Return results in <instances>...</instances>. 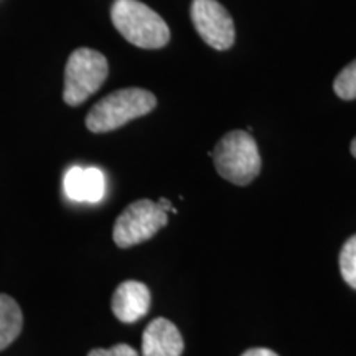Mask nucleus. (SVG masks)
Returning a JSON list of instances; mask_svg holds the SVG:
<instances>
[{
	"mask_svg": "<svg viewBox=\"0 0 356 356\" xmlns=\"http://www.w3.org/2000/svg\"><path fill=\"white\" fill-rule=\"evenodd\" d=\"M157 203H159V207L162 208L163 211H167V213H168V211H172V213H177V208H175V207H172V203L168 202L167 198H160Z\"/></svg>",
	"mask_w": 356,
	"mask_h": 356,
	"instance_id": "obj_15",
	"label": "nucleus"
},
{
	"mask_svg": "<svg viewBox=\"0 0 356 356\" xmlns=\"http://www.w3.org/2000/svg\"><path fill=\"white\" fill-rule=\"evenodd\" d=\"M191 20L200 37L215 50H228L234 43V22L218 0H193Z\"/></svg>",
	"mask_w": 356,
	"mask_h": 356,
	"instance_id": "obj_6",
	"label": "nucleus"
},
{
	"mask_svg": "<svg viewBox=\"0 0 356 356\" xmlns=\"http://www.w3.org/2000/svg\"><path fill=\"white\" fill-rule=\"evenodd\" d=\"M114 315L124 323H134L145 317L150 310V291L145 284L126 280L115 289L113 302Z\"/></svg>",
	"mask_w": 356,
	"mask_h": 356,
	"instance_id": "obj_9",
	"label": "nucleus"
},
{
	"mask_svg": "<svg viewBox=\"0 0 356 356\" xmlns=\"http://www.w3.org/2000/svg\"><path fill=\"white\" fill-rule=\"evenodd\" d=\"M333 89H335L337 96L345 101L356 99V60L351 61L348 66L338 73L333 83Z\"/></svg>",
	"mask_w": 356,
	"mask_h": 356,
	"instance_id": "obj_12",
	"label": "nucleus"
},
{
	"mask_svg": "<svg viewBox=\"0 0 356 356\" xmlns=\"http://www.w3.org/2000/svg\"><path fill=\"white\" fill-rule=\"evenodd\" d=\"M155 104V96L145 89H119L92 106L86 115V127L95 134L115 131L134 119L149 114Z\"/></svg>",
	"mask_w": 356,
	"mask_h": 356,
	"instance_id": "obj_2",
	"label": "nucleus"
},
{
	"mask_svg": "<svg viewBox=\"0 0 356 356\" xmlns=\"http://www.w3.org/2000/svg\"><path fill=\"white\" fill-rule=\"evenodd\" d=\"M340 273L345 282L356 291V234L351 236L341 248Z\"/></svg>",
	"mask_w": 356,
	"mask_h": 356,
	"instance_id": "obj_11",
	"label": "nucleus"
},
{
	"mask_svg": "<svg viewBox=\"0 0 356 356\" xmlns=\"http://www.w3.org/2000/svg\"><path fill=\"white\" fill-rule=\"evenodd\" d=\"M24 327V315L12 297L0 293V351L12 345Z\"/></svg>",
	"mask_w": 356,
	"mask_h": 356,
	"instance_id": "obj_10",
	"label": "nucleus"
},
{
	"mask_svg": "<svg viewBox=\"0 0 356 356\" xmlns=\"http://www.w3.org/2000/svg\"><path fill=\"white\" fill-rule=\"evenodd\" d=\"M88 356H139V353H137L132 346H129L126 343H119V345L111 346V348L91 350L88 353Z\"/></svg>",
	"mask_w": 356,
	"mask_h": 356,
	"instance_id": "obj_13",
	"label": "nucleus"
},
{
	"mask_svg": "<svg viewBox=\"0 0 356 356\" xmlns=\"http://www.w3.org/2000/svg\"><path fill=\"white\" fill-rule=\"evenodd\" d=\"M184 338L170 320L160 317L147 325L142 337V356H181Z\"/></svg>",
	"mask_w": 356,
	"mask_h": 356,
	"instance_id": "obj_8",
	"label": "nucleus"
},
{
	"mask_svg": "<svg viewBox=\"0 0 356 356\" xmlns=\"http://www.w3.org/2000/svg\"><path fill=\"white\" fill-rule=\"evenodd\" d=\"M168 222V213L152 200H137L115 220L113 238L119 248L149 241Z\"/></svg>",
	"mask_w": 356,
	"mask_h": 356,
	"instance_id": "obj_5",
	"label": "nucleus"
},
{
	"mask_svg": "<svg viewBox=\"0 0 356 356\" xmlns=\"http://www.w3.org/2000/svg\"><path fill=\"white\" fill-rule=\"evenodd\" d=\"M111 19L118 32L139 48L157 50L170 40L165 20L139 0H115L111 8Z\"/></svg>",
	"mask_w": 356,
	"mask_h": 356,
	"instance_id": "obj_1",
	"label": "nucleus"
},
{
	"mask_svg": "<svg viewBox=\"0 0 356 356\" xmlns=\"http://www.w3.org/2000/svg\"><path fill=\"white\" fill-rule=\"evenodd\" d=\"M241 356H279L275 351L267 350V348H251L248 351H244Z\"/></svg>",
	"mask_w": 356,
	"mask_h": 356,
	"instance_id": "obj_14",
	"label": "nucleus"
},
{
	"mask_svg": "<svg viewBox=\"0 0 356 356\" xmlns=\"http://www.w3.org/2000/svg\"><path fill=\"white\" fill-rule=\"evenodd\" d=\"M211 157L218 173L234 185H249L261 172L259 150L249 132L233 131L222 136Z\"/></svg>",
	"mask_w": 356,
	"mask_h": 356,
	"instance_id": "obj_3",
	"label": "nucleus"
},
{
	"mask_svg": "<svg viewBox=\"0 0 356 356\" xmlns=\"http://www.w3.org/2000/svg\"><path fill=\"white\" fill-rule=\"evenodd\" d=\"M351 154H353V157L356 159V137L353 139V142H351Z\"/></svg>",
	"mask_w": 356,
	"mask_h": 356,
	"instance_id": "obj_16",
	"label": "nucleus"
},
{
	"mask_svg": "<svg viewBox=\"0 0 356 356\" xmlns=\"http://www.w3.org/2000/svg\"><path fill=\"white\" fill-rule=\"evenodd\" d=\"M65 195L74 203H99L106 195V177L96 167H71L65 173Z\"/></svg>",
	"mask_w": 356,
	"mask_h": 356,
	"instance_id": "obj_7",
	"label": "nucleus"
},
{
	"mask_svg": "<svg viewBox=\"0 0 356 356\" xmlns=\"http://www.w3.org/2000/svg\"><path fill=\"white\" fill-rule=\"evenodd\" d=\"M109 74V65L102 53L78 48L71 53L65 70L63 99L68 106H79L102 86Z\"/></svg>",
	"mask_w": 356,
	"mask_h": 356,
	"instance_id": "obj_4",
	"label": "nucleus"
}]
</instances>
